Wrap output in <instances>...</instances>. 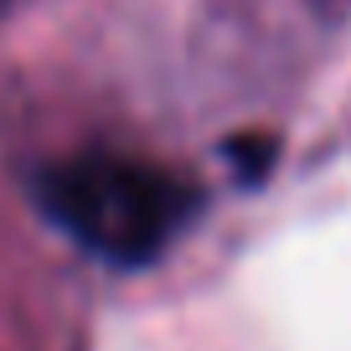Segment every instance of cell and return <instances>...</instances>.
<instances>
[{
	"instance_id": "cell-1",
	"label": "cell",
	"mask_w": 351,
	"mask_h": 351,
	"mask_svg": "<svg viewBox=\"0 0 351 351\" xmlns=\"http://www.w3.org/2000/svg\"><path fill=\"white\" fill-rule=\"evenodd\" d=\"M36 202L93 258L114 269H145L197 217L202 191L140 155L83 150L36 176Z\"/></svg>"
},
{
	"instance_id": "cell-2",
	"label": "cell",
	"mask_w": 351,
	"mask_h": 351,
	"mask_svg": "<svg viewBox=\"0 0 351 351\" xmlns=\"http://www.w3.org/2000/svg\"><path fill=\"white\" fill-rule=\"evenodd\" d=\"M222 155L232 160V171H238L243 186H258L263 176H269V165H274V155H279V140L248 130V134H232V140L222 145Z\"/></svg>"
}]
</instances>
